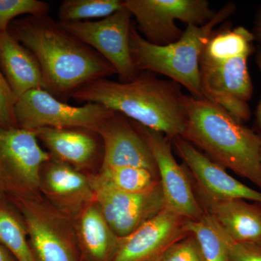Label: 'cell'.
Segmentation results:
<instances>
[{
	"label": "cell",
	"mask_w": 261,
	"mask_h": 261,
	"mask_svg": "<svg viewBox=\"0 0 261 261\" xmlns=\"http://www.w3.org/2000/svg\"><path fill=\"white\" fill-rule=\"evenodd\" d=\"M114 111L97 103L80 107L63 102L42 88L29 91L17 99V126L35 130L42 128H78L96 132Z\"/></svg>",
	"instance_id": "obj_8"
},
{
	"label": "cell",
	"mask_w": 261,
	"mask_h": 261,
	"mask_svg": "<svg viewBox=\"0 0 261 261\" xmlns=\"http://www.w3.org/2000/svg\"><path fill=\"white\" fill-rule=\"evenodd\" d=\"M221 27L213 31L201 53L202 95L243 123L251 116L247 102L253 86L247 60L255 53V39L252 32L241 25Z\"/></svg>",
	"instance_id": "obj_4"
},
{
	"label": "cell",
	"mask_w": 261,
	"mask_h": 261,
	"mask_svg": "<svg viewBox=\"0 0 261 261\" xmlns=\"http://www.w3.org/2000/svg\"><path fill=\"white\" fill-rule=\"evenodd\" d=\"M0 70L15 103L29 91L42 89V70L37 58L8 32H0Z\"/></svg>",
	"instance_id": "obj_19"
},
{
	"label": "cell",
	"mask_w": 261,
	"mask_h": 261,
	"mask_svg": "<svg viewBox=\"0 0 261 261\" xmlns=\"http://www.w3.org/2000/svg\"><path fill=\"white\" fill-rule=\"evenodd\" d=\"M96 132L102 139L104 149L101 169L135 167L159 173L147 142L124 115L114 111Z\"/></svg>",
	"instance_id": "obj_15"
},
{
	"label": "cell",
	"mask_w": 261,
	"mask_h": 261,
	"mask_svg": "<svg viewBox=\"0 0 261 261\" xmlns=\"http://www.w3.org/2000/svg\"><path fill=\"white\" fill-rule=\"evenodd\" d=\"M160 261H205L197 239L190 234L175 243Z\"/></svg>",
	"instance_id": "obj_26"
},
{
	"label": "cell",
	"mask_w": 261,
	"mask_h": 261,
	"mask_svg": "<svg viewBox=\"0 0 261 261\" xmlns=\"http://www.w3.org/2000/svg\"><path fill=\"white\" fill-rule=\"evenodd\" d=\"M53 159L75 168L91 167L103 159V143L94 130L78 128H42L34 130Z\"/></svg>",
	"instance_id": "obj_17"
},
{
	"label": "cell",
	"mask_w": 261,
	"mask_h": 261,
	"mask_svg": "<svg viewBox=\"0 0 261 261\" xmlns=\"http://www.w3.org/2000/svg\"><path fill=\"white\" fill-rule=\"evenodd\" d=\"M190 220L165 207L118 243L109 261H160L168 249L191 234Z\"/></svg>",
	"instance_id": "obj_13"
},
{
	"label": "cell",
	"mask_w": 261,
	"mask_h": 261,
	"mask_svg": "<svg viewBox=\"0 0 261 261\" xmlns=\"http://www.w3.org/2000/svg\"><path fill=\"white\" fill-rule=\"evenodd\" d=\"M260 165H261V149H260Z\"/></svg>",
	"instance_id": "obj_32"
},
{
	"label": "cell",
	"mask_w": 261,
	"mask_h": 261,
	"mask_svg": "<svg viewBox=\"0 0 261 261\" xmlns=\"http://www.w3.org/2000/svg\"><path fill=\"white\" fill-rule=\"evenodd\" d=\"M255 60L261 74V45H257L255 48ZM255 125L258 130V135L261 137V99L255 113Z\"/></svg>",
	"instance_id": "obj_29"
},
{
	"label": "cell",
	"mask_w": 261,
	"mask_h": 261,
	"mask_svg": "<svg viewBox=\"0 0 261 261\" xmlns=\"http://www.w3.org/2000/svg\"><path fill=\"white\" fill-rule=\"evenodd\" d=\"M50 159L34 130L0 128V195H39L42 168Z\"/></svg>",
	"instance_id": "obj_7"
},
{
	"label": "cell",
	"mask_w": 261,
	"mask_h": 261,
	"mask_svg": "<svg viewBox=\"0 0 261 261\" xmlns=\"http://www.w3.org/2000/svg\"><path fill=\"white\" fill-rule=\"evenodd\" d=\"M187 229L197 239L205 261H229L227 247L211 215L205 212L201 219L190 220Z\"/></svg>",
	"instance_id": "obj_24"
},
{
	"label": "cell",
	"mask_w": 261,
	"mask_h": 261,
	"mask_svg": "<svg viewBox=\"0 0 261 261\" xmlns=\"http://www.w3.org/2000/svg\"><path fill=\"white\" fill-rule=\"evenodd\" d=\"M236 5L227 3L205 25H187L181 37L172 44L159 46L142 37L132 25L129 47L132 61L139 71L159 73L183 86L192 97L203 99L201 87V53L215 27L234 13Z\"/></svg>",
	"instance_id": "obj_5"
},
{
	"label": "cell",
	"mask_w": 261,
	"mask_h": 261,
	"mask_svg": "<svg viewBox=\"0 0 261 261\" xmlns=\"http://www.w3.org/2000/svg\"><path fill=\"white\" fill-rule=\"evenodd\" d=\"M41 191L53 201L57 209L68 216L80 215L94 202L89 178L51 157L42 168Z\"/></svg>",
	"instance_id": "obj_16"
},
{
	"label": "cell",
	"mask_w": 261,
	"mask_h": 261,
	"mask_svg": "<svg viewBox=\"0 0 261 261\" xmlns=\"http://www.w3.org/2000/svg\"><path fill=\"white\" fill-rule=\"evenodd\" d=\"M0 261H17L1 244H0Z\"/></svg>",
	"instance_id": "obj_31"
},
{
	"label": "cell",
	"mask_w": 261,
	"mask_h": 261,
	"mask_svg": "<svg viewBox=\"0 0 261 261\" xmlns=\"http://www.w3.org/2000/svg\"><path fill=\"white\" fill-rule=\"evenodd\" d=\"M251 32L255 42L258 43V45H261V4L259 5L255 12L253 29Z\"/></svg>",
	"instance_id": "obj_30"
},
{
	"label": "cell",
	"mask_w": 261,
	"mask_h": 261,
	"mask_svg": "<svg viewBox=\"0 0 261 261\" xmlns=\"http://www.w3.org/2000/svg\"><path fill=\"white\" fill-rule=\"evenodd\" d=\"M216 224L220 234L222 237L227 247L229 261H261L260 245L240 243L233 241L217 222Z\"/></svg>",
	"instance_id": "obj_27"
},
{
	"label": "cell",
	"mask_w": 261,
	"mask_h": 261,
	"mask_svg": "<svg viewBox=\"0 0 261 261\" xmlns=\"http://www.w3.org/2000/svg\"><path fill=\"white\" fill-rule=\"evenodd\" d=\"M153 155L164 195L166 207L191 221H197L205 211L197 200L188 170L173 157L172 141L161 132L132 121Z\"/></svg>",
	"instance_id": "obj_11"
},
{
	"label": "cell",
	"mask_w": 261,
	"mask_h": 261,
	"mask_svg": "<svg viewBox=\"0 0 261 261\" xmlns=\"http://www.w3.org/2000/svg\"><path fill=\"white\" fill-rule=\"evenodd\" d=\"M91 185L94 202L118 238L130 234L166 207L161 184L149 191L140 193L117 191Z\"/></svg>",
	"instance_id": "obj_14"
},
{
	"label": "cell",
	"mask_w": 261,
	"mask_h": 261,
	"mask_svg": "<svg viewBox=\"0 0 261 261\" xmlns=\"http://www.w3.org/2000/svg\"><path fill=\"white\" fill-rule=\"evenodd\" d=\"M198 202L233 241L261 246V202L242 199Z\"/></svg>",
	"instance_id": "obj_18"
},
{
	"label": "cell",
	"mask_w": 261,
	"mask_h": 261,
	"mask_svg": "<svg viewBox=\"0 0 261 261\" xmlns=\"http://www.w3.org/2000/svg\"><path fill=\"white\" fill-rule=\"evenodd\" d=\"M39 261H78L79 239L69 216L39 195L12 197Z\"/></svg>",
	"instance_id": "obj_6"
},
{
	"label": "cell",
	"mask_w": 261,
	"mask_h": 261,
	"mask_svg": "<svg viewBox=\"0 0 261 261\" xmlns=\"http://www.w3.org/2000/svg\"><path fill=\"white\" fill-rule=\"evenodd\" d=\"M14 106L13 93L0 70V128L18 127L15 121Z\"/></svg>",
	"instance_id": "obj_28"
},
{
	"label": "cell",
	"mask_w": 261,
	"mask_h": 261,
	"mask_svg": "<svg viewBox=\"0 0 261 261\" xmlns=\"http://www.w3.org/2000/svg\"><path fill=\"white\" fill-rule=\"evenodd\" d=\"M49 10L50 5L39 0H0V32H8L16 17L49 15Z\"/></svg>",
	"instance_id": "obj_25"
},
{
	"label": "cell",
	"mask_w": 261,
	"mask_h": 261,
	"mask_svg": "<svg viewBox=\"0 0 261 261\" xmlns=\"http://www.w3.org/2000/svg\"><path fill=\"white\" fill-rule=\"evenodd\" d=\"M186 129L182 136L211 161L247 178L261 191V137L226 110L185 94Z\"/></svg>",
	"instance_id": "obj_3"
},
{
	"label": "cell",
	"mask_w": 261,
	"mask_h": 261,
	"mask_svg": "<svg viewBox=\"0 0 261 261\" xmlns=\"http://www.w3.org/2000/svg\"><path fill=\"white\" fill-rule=\"evenodd\" d=\"M172 142L193 177L194 190L198 201L242 199L261 202L260 190H254L233 178L226 168L211 161L181 137H175Z\"/></svg>",
	"instance_id": "obj_12"
},
{
	"label": "cell",
	"mask_w": 261,
	"mask_h": 261,
	"mask_svg": "<svg viewBox=\"0 0 261 261\" xmlns=\"http://www.w3.org/2000/svg\"><path fill=\"white\" fill-rule=\"evenodd\" d=\"M123 0H64L58 10V21H86L110 16L123 8Z\"/></svg>",
	"instance_id": "obj_23"
},
{
	"label": "cell",
	"mask_w": 261,
	"mask_h": 261,
	"mask_svg": "<svg viewBox=\"0 0 261 261\" xmlns=\"http://www.w3.org/2000/svg\"><path fill=\"white\" fill-rule=\"evenodd\" d=\"M185 95L176 82L161 80L151 72L140 71L128 83L108 79L94 81L78 89L71 99L84 104L102 105L172 141L182 137L186 129Z\"/></svg>",
	"instance_id": "obj_2"
},
{
	"label": "cell",
	"mask_w": 261,
	"mask_h": 261,
	"mask_svg": "<svg viewBox=\"0 0 261 261\" xmlns=\"http://www.w3.org/2000/svg\"><path fill=\"white\" fill-rule=\"evenodd\" d=\"M123 5L135 16L142 37L159 46L172 44L181 37L184 32L176 20L200 27L217 13L206 0H123Z\"/></svg>",
	"instance_id": "obj_9"
},
{
	"label": "cell",
	"mask_w": 261,
	"mask_h": 261,
	"mask_svg": "<svg viewBox=\"0 0 261 261\" xmlns=\"http://www.w3.org/2000/svg\"><path fill=\"white\" fill-rule=\"evenodd\" d=\"M132 13L123 7L113 14L99 20L65 22L61 25L93 48L113 65L121 83H128L140 71L132 61L129 47Z\"/></svg>",
	"instance_id": "obj_10"
},
{
	"label": "cell",
	"mask_w": 261,
	"mask_h": 261,
	"mask_svg": "<svg viewBox=\"0 0 261 261\" xmlns=\"http://www.w3.org/2000/svg\"><path fill=\"white\" fill-rule=\"evenodd\" d=\"M0 244L17 261H39L33 251L21 215L0 195Z\"/></svg>",
	"instance_id": "obj_21"
},
{
	"label": "cell",
	"mask_w": 261,
	"mask_h": 261,
	"mask_svg": "<svg viewBox=\"0 0 261 261\" xmlns=\"http://www.w3.org/2000/svg\"><path fill=\"white\" fill-rule=\"evenodd\" d=\"M76 233L80 245L94 261H109L118 237L113 232L99 207L92 202L80 214Z\"/></svg>",
	"instance_id": "obj_20"
},
{
	"label": "cell",
	"mask_w": 261,
	"mask_h": 261,
	"mask_svg": "<svg viewBox=\"0 0 261 261\" xmlns=\"http://www.w3.org/2000/svg\"><path fill=\"white\" fill-rule=\"evenodd\" d=\"M8 32L37 58L42 89L62 102L68 103L86 84L117 74L109 62L49 15L13 20Z\"/></svg>",
	"instance_id": "obj_1"
},
{
	"label": "cell",
	"mask_w": 261,
	"mask_h": 261,
	"mask_svg": "<svg viewBox=\"0 0 261 261\" xmlns=\"http://www.w3.org/2000/svg\"><path fill=\"white\" fill-rule=\"evenodd\" d=\"M89 180L94 185L129 193L149 191L161 184L159 173L135 167L104 168Z\"/></svg>",
	"instance_id": "obj_22"
}]
</instances>
